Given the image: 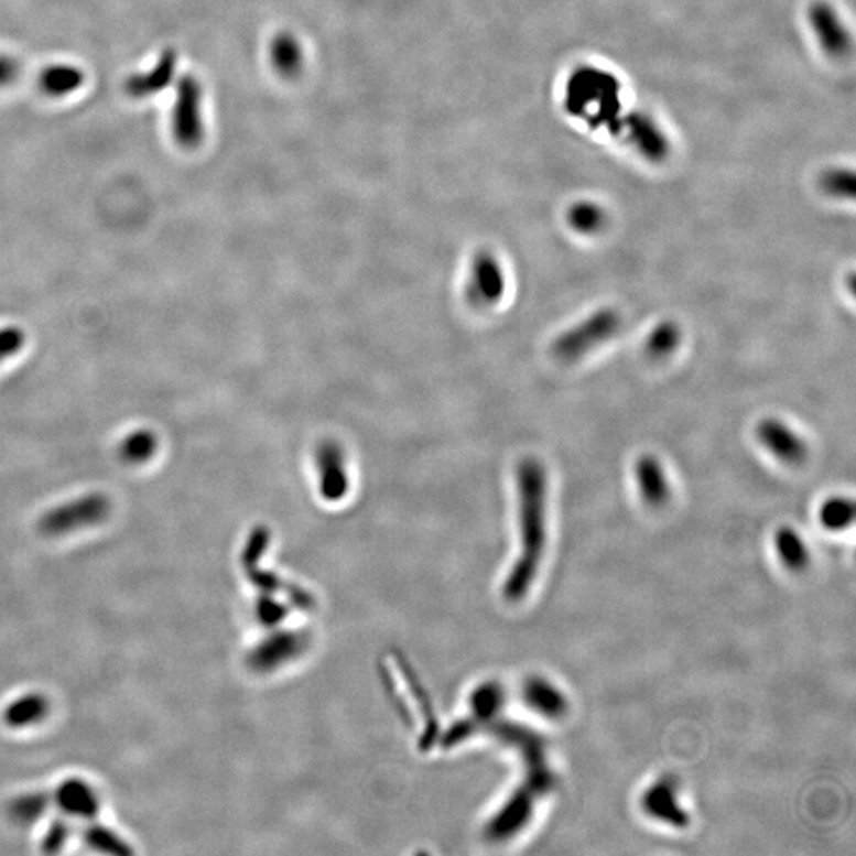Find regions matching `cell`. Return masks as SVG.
Segmentation results:
<instances>
[{
	"label": "cell",
	"mask_w": 856,
	"mask_h": 856,
	"mask_svg": "<svg viewBox=\"0 0 856 856\" xmlns=\"http://www.w3.org/2000/svg\"><path fill=\"white\" fill-rule=\"evenodd\" d=\"M523 701L534 713L551 720H559L568 713V698L562 690L543 678H532L522 690Z\"/></svg>",
	"instance_id": "4fadbf2b"
},
{
	"label": "cell",
	"mask_w": 856,
	"mask_h": 856,
	"mask_svg": "<svg viewBox=\"0 0 856 856\" xmlns=\"http://www.w3.org/2000/svg\"><path fill=\"white\" fill-rule=\"evenodd\" d=\"M624 316L619 310L605 306L585 317L568 331L560 334L552 343L554 357L562 362L583 359L590 350L609 342L622 328Z\"/></svg>",
	"instance_id": "7a4b0ae2"
},
{
	"label": "cell",
	"mask_w": 856,
	"mask_h": 856,
	"mask_svg": "<svg viewBox=\"0 0 856 856\" xmlns=\"http://www.w3.org/2000/svg\"><path fill=\"white\" fill-rule=\"evenodd\" d=\"M48 713V703L43 696L28 695L14 701L3 713V720L12 728L37 724Z\"/></svg>",
	"instance_id": "ffe728a7"
},
{
	"label": "cell",
	"mask_w": 856,
	"mask_h": 856,
	"mask_svg": "<svg viewBox=\"0 0 856 856\" xmlns=\"http://www.w3.org/2000/svg\"><path fill=\"white\" fill-rule=\"evenodd\" d=\"M682 338H684V334H682L681 325L673 319L660 321L646 338V354L650 359L655 360L670 357L681 346Z\"/></svg>",
	"instance_id": "2e32d148"
},
{
	"label": "cell",
	"mask_w": 856,
	"mask_h": 856,
	"mask_svg": "<svg viewBox=\"0 0 856 856\" xmlns=\"http://www.w3.org/2000/svg\"><path fill=\"white\" fill-rule=\"evenodd\" d=\"M635 479L642 501L650 508H663L670 501L671 486L662 462L653 454H642L635 464Z\"/></svg>",
	"instance_id": "8fae6325"
},
{
	"label": "cell",
	"mask_w": 856,
	"mask_h": 856,
	"mask_svg": "<svg viewBox=\"0 0 856 856\" xmlns=\"http://www.w3.org/2000/svg\"><path fill=\"white\" fill-rule=\"evenodd\" d=\"M24 343H26V334L21 328H0V362L20 353Z\"/></svg>",
	"instance_id": "d4e9b609"
},
{
	"label": "cell",
	"mask_w": 856,
	"mask_h": 856,
	"mask_svg": "<svg viewBox=\"0 0 856 856\" xmlns=\"http://www.w3.org/2000/svg\"><path fill=\"white\" fill-rule=\"evenodd\" d=\"M641 805L649 817L674 828H687L690 825L687 811L679 801L678 780L673 778H662L652 783L642 794Z\"/></svg>",
	"instance_id": "ba28073f"
},
{
	"label": "cell",
	"mask_w": 856,
	"mask_h": 856,
	"mask_svg": "<svg viewBox=\"0 0 856 856\" xmlns=\"http://www.w3.org/2000/svg\"><path fill=\"white\" fill-rule=\"evenodd\" d=\"M21 65L12 56L0 54V88L12 85L20 77Z\"/></svg>",
	"instance_id": "484cf974"
},
{
	"label": "cell",
	"mask_w": 856,
	"mask_h": 856,
	"mask_svg": "<svg viewBox=\"0 0 856 856\" xmlns=\"http://www.w3.org/2000/svg\"><path fill=\"white\" fill-rule=\"evenodd\" d=\"M176 67H178V54L175 50H164L159 56L156 64L150 71L142 74L130 75L126 82V93L132 99H148L156 94L167 89L175 79Z\"/></svg>",
	"instance_id": "30bf717a"
},
{
	"label": "cell",
	"mask_w": 856,
	"mask_h": 856,
	"mask_svg": "<svg viewBox=\"0 0 856 856\" xmlns=\"http://www.w3.org/2000/svg\"><path fill=\"white\" fill-rule=\"evenodd\" d=\"M757 438L768 453L787 465H801L808 460L809 446L803 436L778 418H765L758 422Z\"/></svg>",
	"instance_id": "8992f818"
},
{
	"label": "cell",
	"mask_w": 856,
	"mask_h": 856,
	"mask_svg": "<svg viewBox=\"0 0 856 856\" xmlns=\"http://www.w3.org/2000/svg\"><path fill=\"white\" fill-rule=\"evenodd\" d=\"M110 511V498L104 494L85 495L45 512L39 520V530L46 537H61L102 522Z\"/></svg>",
	"instance_id": "3957f363"
},
{
	"label": "cell",
	"mask_w": 856,
	"mask_h": 856,
	"mask_svg": "<svg viewBox=\"0 0 856 856\" xmlns=\"http://www.w3.org/2000/svg\"><path fill=\"white\" fill-rule=\"evenodd\" d=\"M774 548L783 566L793 573H801L811 563L808 545L801 534L790 527H782L774 534Z\"/></svg>",
	"instance_id": "9a60e30c"
},
{
	"label": "cell",
	"mask_w": 856,
	"mask_h": 856,
	"mask_svg": "<svg viewBox=\"0 0 856 856\" xmlns=\"http://www.w3.org/2000/svg\"><path fill=\"white\" fill-rule=\"evenodd\" d=\"M42 798H24V800H18L17 805H14V814L21 820H34L42 812Z\"/></svg>",
	"instance_id": "4316f807"
},
{
	"label": "cell",
	"mask_w": 856,
	"mask_h": 856,
	"mask_svg": "<svg viewBox=\"0 0 856 856\" xmlns=\"http://www.w3.org/2000/svg\"><path fill=\"white\" fill-rule=\"evenodd\" d=\"M538 798L540 797L527 783H523L518 792L512 794L503 811H500V814L494 819L489 828L490 836L497 837V839H507L512 834L519 833V830L532 817L534 801Z\"/></svg>",
	"instance_id": "7c38bea8"
},
{
	"label": "cell",
	"mask_w": 856,
	"mask_h": 856,
	"mask_svg": "<svg viewBox=\"0 0 856 856\" xmlns=\"http://www.w3.org/2000/svg\"><path fill=\"white\" fill-rule=\"evenodd\" d=\"M316 467L319 475V492L325 500L335 503L349 492L348 464L342 444L327 440L317 446Z\"/></svg>",
	"instance_id": "52a82bcc"
},
{
	"label": "cell",
	"mask_w": 856,
	"mask_h": 856,
	"mask_svg": "<svg viewBox=\"0 0 856 856\" xmlns=\"http://www.w3.org/2000/svg\"><path fill=\"white\" fill-rule=\"evenodd\" d=\"M507 277L494 252L479 251L472 260L467 283V300L475 308H490L503 299Z\"/></svg>",
	"instance_id": "5b68a950"
},
{
	"label": "cell",
	"mask_w": 856,
	"mask_h": 856,
	"mask_svg": "<svg viewBox=\"0 0 856 856\" xmlns=\"http://www.w3.org/2000/svg\"><path fill=\"white\" fill-rule=\"evenodd\" d=\"M811 26L820 40V45L830 56L844 57L852 48L850 34L841 21L836 10L826 2H815L809 12Z\"/></svg>",
	"instance_id": "9c48e42d"
},
{
	"label": "cell",
	"mask_w": 856,
	"mask_h": 856,
	"mask_svg": "<svg viewBox=\"0 0 856 856\" xmlns=\"http://www.w3.org/2000/svg\"><path fill=\"white\" fill-rule=\"evenodd\" d=\"M520 557L505 584V597L511 602L525 597L532 587L545 549V505L548 473L538 458L527 457L518 467Z\"/></svg>",
	"instance_id": "6da1fadb"
},
{
	"label": "cell",
	"mask_w": 856,
	"mask_h": 856,
	"mask_svg": "<svg viewBox=\"0 0 856 856\" xmlns=\"http://www.w3.org/2000/svg\"><path fill=\"white\" fill-rule=\"evenodd\" d=\"M64 836H65V830L63 826L57 825L54 826L52 830V833H50L48 839H46V844L53 845L54 848L59 847L61 844L64 843Z\"/></svg>",
	"instance_id": "83f0119b"
},
{
	"label": "cell",
	"mask_w": 856,
	"mask_h": 856,
	"mask_svg": "<svg viewBox=\"0 0 856 856\" xmlns=\"http://www.w3.org/2000/svg\"><path fill=\"white\" fill-rule=\"evenodd\" d=\"M204 91L198 79L186 75L176 86V99L173 105L172 130L176 142L184 148H194L204 139V118H202Z\"/></svg>",
	"instance_id": "277c9868"
},
{
	"label": "cell",
	"mask_w": 856,
	"mask_h": 856,
	"mask_svg": "<svg viewBox=\"0 0 856 856\" xmlns=\"http://www.w3.org/2000/svg\"><path fill=\"white\" fill-rule=\"evenodd\" d=\"M57 800H59L64 811L72 815H79V817H93L99 809L96 794L86 783L78 782V780L64 783L59 794H57Z\"/></svg>",
	"instance_id": "e0dca14e"
},
{
	"label": "cell",
	"mask_w": 856,
	"mask_h": 856,
	"mask_svg": "<svg viewBox=\"0 0 856 856\" xmlns=\"http://www.w3.org/2000/svg\"><path fill=\"white\" fill-rule=\"evenodd\" d=\"M158 436L151 430H137L119 443V460L126 465H142L158 451Z\"/></svg>",
	"instance_id": "ac0fdd59"
},
{
	"label": "cell",
	"mask_w": 856,
	"mask_h": 856,
	"mask_svg": "<svg viewBox=\"0 0 856 856\" xmlns=\"http://www.w3.org/2000/svg\"><path fill=\"white\" fill-rule=\"evenodd\" d=\"M820 523L831 532H843L854 523L855 505L850 498L833 497L820 508Z\"/></svg>",
	"instance_id": "44dd1931"
},
{
	"label": "cell",
	"mask_w": 856,
	"mask_h": 856,
	"mask_svg": "<svg viewBox=\"0 0 856 856\" xmlns=\"http://www.w3.org/2000/svg\"><path fill=\"white\" fill-rule=\"evenodd\" d=\"M822 187L826 194L839 198H854L855 176L850 170H831L822 178Z\"/></svg>",
	"instance_id": "603a6c76"
},
{
	"label": "cell",
	"mask_w": 856,
	"mask_h": 856,
	"mask_svg": "<svg viewBox=\"0 0 856 856\" xmlns=\"http://www.w3.org/2000/svg\"><path fill=\"white\" fill-rule=\"evenodd\" d=\"M40 91L48 97H65L85 85V72L71 64H53L40 72Z\"/></svg>",
	"instance_id": "5bb4252c"
},
{
	"label": "cell",
	"mask_w": 856,
	"mask_h": 856,
	"mask_svg": "<svg viewBox=\"0 0 856 856\" xmlns=\"http://www.w3.org/2000/svg\"><path fill=\"white\" fill-rule=\"evenodd\" d=\"M272 61L274 67L283 74H295L302 65V48L291 35H280L272 43Z\"/></svg>",
	"instance_id": "7402d4cb"
},
{
	"label": "cell",
	"mask_w": 856,
	"mask_h": 856,
	"mask_svg": "<svg viewBox=\"0 0 856 856\" xmlns=\"http://www.w3.org/2000/svg\"><path fill=\"white\" fill-rule=\"evenodd\" d=\"M88 843L94 848L108 852V854H129L130 848L126 847L121 839H118L113 833L104 828H94L88 833Z\"/></svg>",
	"instance_id": "cb8c5ba5"
},
{
	"label": "cell",
	"mask_w": 856,
	"mask_h": 856,
	"mask_svg": "<svg viewBox=\"0 0 856 856\" xmlns=\"http://www.w3.org/2000/svg\"><path fill=\"white\" fill-rule=\"evenodd\" d=\"M566 221L574 232L595 235L605 229L608 215H606L605 208L599 207L595 202L583 201L571 205Z\"/></svg>",
	"instance_id": "d6986e66"
}]
</instances>
